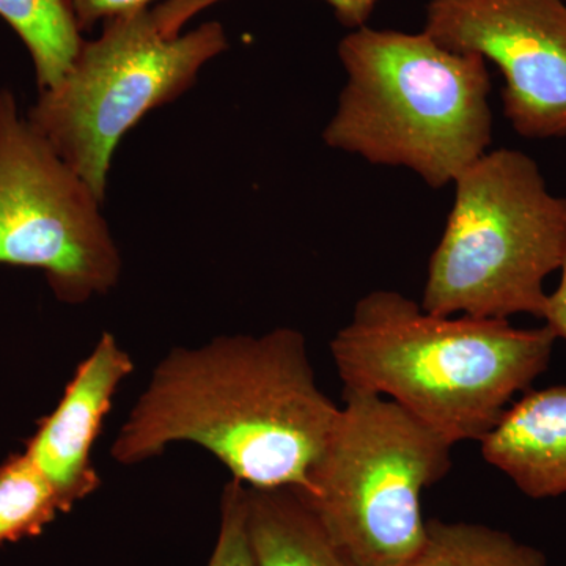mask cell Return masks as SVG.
<instances>
[{"label":"cell","instance_id":"1","mask_svg":"<svg viewBox=\"0 0 566 566\" xmlns=\"http://www.w3.org/2000/svg\"><path fill=\"white\" fill-rule=\"evenodd\" d=\"M338 409L316 381L300 331L227 335L164 357L111 457L132 465L191 442L245 486L305 493Z\"/></svg>","mask_w":566,"mask_h":566},{"label":"cell","instance_id":"2","mask_svg":"<svg viewBox=\"0 0 566 566\" xmlns=\"http://www.w3.org/2000/svg\"><path fill=\"white\" fill-rule=\"evenodd\" d=\"M556 335L509 319L444 316L375 290L331 342L344 389L381 395L455 446L482 441L549 365Z\"/></svg>","mask_w":566,"mask_h":566},{"label":"cell","instance_id":"3","mask_svg":"<svg viewBox=\"0 0 566 566\" xmlns=\"http://www.w3.org/2000/svg\"><path fill=\"white\" fill-rule=\"evenodd\" d=\"M346 84L323 132L334 150L405 167L441 189L493 139L486 61L427 32L354 29L338 44Z\"/></svg>","mask_w":566,"mask_h":566},{"label":"cell","instance_id":"4","mask_svg":"<svg viewBox=\"0 0 566 566\" xmlns=\"http://www.w3.org/2000/svg\"><path fill=\"white\" fill-rule=\"evenodd\" d=\"M455 199L428 263L422 307L444 316L542 318L546 279L566 245V199L513 148L486 151L453 181Z\"/></svg>","mask_w":566,"mask_h":566},{"label":"cell","instance_id":"5","mask_svg":"<svg viewBox=\"0 0 566 566\" xmlns=\"http://www.w3.org/2000/svg\"><path fill=\"white\" fill-rule=\"evenodd\" d=\"M453 446L381 395L344 389L303 495L357 566H405L427 535L422 494L452 468Z\"/></svg>","mask_w":566,"mask_h":566},{"label":"cell","instance_id":"6","mask_svg":"<svg viewBox=\"0 0 566 566\" xmlns=\"http://www.w3.org/2000/svg\"><path fill=\"white\" fill-rule=\"evenodd\" d=\"M229 48L226 29L205 22L180 35L159 31L151 9L103 22L66 76L29 111L33 128L104 199L118 144L148 112L188 92Z\"/></svg>","mask_w":566,"mask_h":566},{"label":"cell","instance_id":"7","mask_svg":"<svg viewBox=\"0 0 566 566\" xmlns=\"http://www.w3.org/2000/svg\"><path fill=\"white\" fill-rule=\"evenodd\" d=\"M103 200L0 91V264L35 268L66 304L117 285L122 259Z\"/></svg>","mask_w":566,"mask_h":566},{"label":"cell","instance_id":"8","mask_svg":"<svg viewBox=\"0 0 566 566\" xmlns=\"http://www.w3.org/2000/svg\"><path fill=\"white\" fill-rule=\"evenodd\" d=\"M423 31L497 66L517 134L565 139L566 0H430Z\"/></svg>","mask_w":566,"mask_h":566},{"label":"cell","instance_id":"9","mask_svg":"<svg viewBox=\"0 0 566 566\" xmlns=\"http://www.w3.org/2000/svg\"><path fill=\"white\" fill-rule=\"evenodd\" d=\"M129 354L114 334L103 333L87 359L77 367L62 400L29 439L24 453L70 512L99 486L92 449L123 379L133 374Z\"/></svg>","mask_w":566,"mask_h":566},{"label":"cell","instance_id":"10","mask_svg":"<svg viewBox=\"0 0 566 566\" xmlns=\"http://www.w3.org/2000/svg\"><path fill=\"white\" fill-rule=\"evenodd\" d=\"M480 446L486 463L527 497L566 494V386L524 394Z\"/></svg>","mask_w":566,"mask_h":566},{"label":"cell","instance_id":"11","mask_svg":"<svg viewBox=\"0 0 566 566\" xmlns=\"http://www.w3.org/2000/svg\"><path fill=\"white\" fill-rule=\"evenodd\" d=\"M248 531L256 566H357L293 488L248 486Z\"/></svg>","mask_w":566,"mask_h":566},{"label":"cell","instance_id":"12","mask_svg":"<svg viewBox=\"0 0 566 566\" xmlns=\"http://www.w3.org/2000/svg\"><path fill=\"white\" fill-rule=\"evenodd\" d=\"M0 17L31 52L40 92L55 87L84 44L71 0H0Z\"/></svg>","mask_w":566,"mask_h":566},{"label":"cell","instance_id":"13","mask_svg":"<svg viewBox=\"0 0 566 566\" xmlns=\"http://www.w3.org/2000/svg\"><path fill=\"white\" fill-rule=\"evenodd\" d=\"M405 566H547L534 546L497 528L472 523L427 521L423 545Z\"/></svg>","mask_w":566,"mask_h":566},{"label":"cell","instance_id":"14","mask_svg":"<svg viewBox=\"0 0 566 566\" xmlns=\"http://www.w3.org/2000/svg\"><path fill=\"white\" fill-rule=\"evenodd\" d=\"M59 513L61 497L24 452L0 464V545L39 535Z\"/></svg>","mask_w":566,"mask_h":566},{"label":"cell","instance_id":"15","mask_svg":"<svg viewBox=\"0 0 566 566\" xmlns=\"http://www.w3.org/2000/svg\"><path fill=\"white\" fill-rule=\"evenodd\" d=\"M208 566H256L248 531V486L238 480L223 488L221 527Z\"/></svg>","mask_w":566,"mask_h":566},{"label":"cell","instance_id":"16","mask_svg":"<svg viewBox=\"0 0 566 566\" xmlns=\"http://www.w3.org/2000/svg\"><path fill=\"white\" fill-rule=\"evenodd\" d=\"M221 0H163L151 9L156 24L164 35H180L186 22L192 20L200 11L214 6ZM333 7L335 18L349 29L367 25L378 0H324Z\"/></svg>","mask_w":566,"mask_h":566},{"label":"cell","instance_id":"17","mask_svg":"<svg viewBox=\"0 0 566 566\" xmlns=\"http://www.w3.org/2000/svg\"><path fill=\"white\" fill-rule=\"evenodd\" d=\"M153 2L156 0H71L82 31H91L98 22L112 18L151 9Z\"/></svg>","mask_w":566,"mask_h":566},{"label":"cell","instance_id":"18","mask_svg":"<svg viewBox=\"0 0 566 566\" xmlns=\"http://www.w3.org/2000/svg\"><path fill=\"white\" fill-rule=\"evenodd\" d=\"M558 271H560V282L553 293L547 294L542 319L545 326L549 327L551 333L556 335L557 340L560 338L566 342V245Z\"/></svg>","mask_w":566,"mask_h":566}]
</instances>
